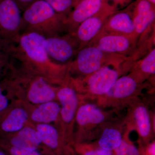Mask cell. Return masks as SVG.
I'll use <instances>...</instances> for the list:
<instances>
[{
  "label": "cell",
  "mask_w": 155,
  "mask_h": 155,
  "mask_svg": "<svg viewBox=\"0 0 155 155\" xmlns=\"http://www.w3.org/2000/svg\"><path fill=\"white\" fill-rule=\"evenodd\" d=\"M45 38L36 32L21 34L12 51L13 61L21 64V69L35 75L42 76L52 83H61L67 77L68 65L53 62L46 51Z\"/></svg>",
  "instance_id": "obj_1"
},
{
  "label": "cell",
  "mask_w": 155,
  "mask_h": 155,
  "mask_svg": "<svg viewBox=\"0 0 155 155\" xmlns=\"http://www.w3.org/2000/svg\"><path fill=\"white\" fill-rule=\"evenodd\" d=\"M67 17L56 12L45 0H37L22 12L21 34L35 32L46 38L61 35L67 32Z\"/></svg>",
  "instance_id": "obj_2"
},
{
  "label": "cell",
  "mask_w": 155,
  "mask_h": 155,
  "mask_svg": "<svg viewBox=\"0 0 155 155\" xmlns=\"http://www.w3.org/2000/svg\"><path fill=\"white\" fill-rule=\"evenodd\" d=\"M13 72L18 82L19 100L32 105L57 100L58 88L46 78L21 68H14Z\"/></svg>",
  "instance_id": "obj_3"
},
{
  "label": "cell",
  "mask_w": 155,
  "mask_h": 155,
  "mask_svg": "<svg viewBox=\"0 0 155 155\" xmlns=\"http://www.w3.org/2000/svg\"><path fill=\"white\" fill-rule=\"evenodd\" d=\"M124 56L105 53L96 47L87 45L78 50L73 60L68 64V74L74 71L85 77Z\"/></svg>",
  "instance_id": "obj_4"
},
{
  "label": "cell",
  "mask_w": 155,
  "mask_h": 155,
  "mask_svg": "<svg viewBox=\"0 0 155 155\" xmlns=\"http://www.w3.org/2000/svg\"><path fill=\"white\" fill-rule=\"evenodd\" d=\"M22 12L14 0H0V41L11 47L21 35Z\"/></svg>",
  "instance_id": "obj_5"
},
{
  "label": "cell",
  "mask_w": 155,
  "mask_h": 155,
  "mask_svg": "<svg viewBox=\"0 0 155 155\" xmlns=\"http://www.w3.org/2000/svg\"><path fill=\"white\" fill-rule=\"evenodd\" d=\"M57 100L61 105L59 123L60 132L64 138L70 137L78 108L77 93L73 87L64 84L57 91Z\"/></svg>",
  "instance_id": "obj_6"
},
{
  "label": "cell",
  "mask_w": 155,
  "mask_h": 155,
  "mask_svg": "<svg viewBox=\"0 0 155 155\" xmlns=\"http://www.w3.org/2000/svg\"><path fill=\"white\" fill-rule=\"evenodd\" d=\"M127 59L122 58L112 61L85 76L84 80L87 90L95 95L107 94L119 78L118 67Z\"/></svg>",
  "instance_id": "obj_7"
},
{
  "label": "cell",
  "mask_w": 155,
  "mask_h": 155,
  "mask_svg": "<svg viewBox=\"0 0 155 155\" xmlns=\"http://www.w3.org/2000/svg\"><path fill=\"white\" fill-rule=\"evenodd\" d=\"M43 44L50 59L60 65H68L79 50L74 37L69 33L45 38Z\"/></svg>",
  "instance_id": "obj_8"
},
{
  "label": "cell",
  "mask_w": 155,
  "mask_h": 155,
  "mask_svg": "<svg viewBox=\"0 0 155 155\" xmlns=\"http://www.w3.org/2000/svg\"><path fill=\"white\" fill-rule=\"evenodd\" d=\"M137 43V39L132 37L101 31L87 45L96 47L105 53L127 57L135 51Z\"/></svg>",
  "instance_id": "obj_9"
},
{
  "label": "cell",
  "mask_w": 155,
  "mask_h": 155,
  "mask_svg": "<svg viewBox=\"0 0 155 155\" xmlns=\"http://www.w3.org/2000/svg\"><path fill=\"white\" fill-rule=\"evenodd\" d=\"M116 11L114 6L109 4L98 13L87 19L78 27L72 35L77 42L79 49L87 45L97 36L102 29L108 17Z\"/></svg>",
  "instance_id": "obj_10"
},
{
  "label": "cell",
  "mask_w": 155,
  "mask_h": 155,
  "mask_svg": "<svg viewBox=\"0 0 155 155\" xmlns=\"http://www.w3.org/2000/svg\"><path fill=\"white\" fill-rule=\"evenodd\" d=\"M29 121L28 111L20 100H17L0 114V137L17 132Z\"/></svg>",
  "instance_id": "obj_11"
},
{
  "label": "cell",
  "mask_w": 155,
  "mask_h": 155,
  "mask_svg": "<svg viewBox=\"0 0 155 155\" xmlns=\"http://www.w3.org/2000/svg\"><path fill=\"white\" fill-rule=\"evenodd\" d=\"M109 4L107 0H81L67 16V32L72 34L87 19L100 12Z\"/></svg>",
  "instance_id": "obj_12"
},
{
  "label": "cell",
  "mask_w": 155,
  "mask_h": 155,
  "mask_svg": "<svg viewBox=\"0 0 155 155\" xmlns=\"http://www.w3.org/2000/svg\"><path fill=\"white\" fill-rule=\"evenodd\" d=\"M0 141L11 146L24 149L38 150L42 148L45 150L40 136L34 125L29 121L18 131L0 137Z\"/></svg>",
  "instance_id": "obj_13"
},
{
  "label": "cell",
  "mask_w": 155,
  "mask_h": 155,
  "mask_svg": "<svg viewBox=\"0 0 155 155\" xmlns=\"http://www.w3.org/2000/svg\"><path fill=\"white\" fill-rule=\"evenodd\" d=\"M125 8L131 14L138 38L154 23L155 5L147 0H135Z\"/></svg>",
  "instance_id": "obj_14"
},
{
  "label": "cell",
  "mask_w": 155,
  "mask_h": 155,
  "mask_svg": "<svg viewBox=\"0 0 155 155\" xmlns=\"http://www.w3.org/2000/svg\"><path fill=\"white\" fill-rule=\"evenodd\" d=\"M22 102L28 111V121L32 124L59 123L61 105L55 101L37 105Z\"/></svg>",
  "instance_id": "obj_15"
},
{
  "label": "cell",
  "mask_w": 155,
  "mask_h": 155,
  "mask_svg": "<svg viewBox=\"0 0 155 155\" xmlns=\"http://www.w3.org/2000/svg\"><path fill=\"white\" fill-rule=\"evenodd\" d=\"M101 31L132 37L137 39L135 35L133 19L126 8L116 11L111 14L106 20Z\"/></svg>",
  "instance_id": "obj_16"
},
{
  "label": "cell",
  "mask_w": 155,
  "mask_h": 155,
  "mask_svg": "<svg viewBox=\"0 0 155 155\" xmlns=\"http://www.w3.org/2000/svg\"><path fill=\"white\" fill-rule=\"evenodd\" d=\"M33 125L40 136L46 153L50 154V152L58 150L60 146L61 134L58 128L51 124Z\"/></svg>",
  "instance_id": "obj_17"
},
{
  "label": "cell",
  "mask_w": 155,
  "mask_h": 155,
  "mask_svg": "<svg viewBox=\"0 0 155 155\" xmlns=\"http://www.w3.org/2000/svg\"><path fill=\"white\" fill-rule=\"evenodd\" d=\"M103 112L96 106L91 104L82 105L78 108L75 119L80 127L98 124L104 120Z\"/></svg>",
  "instance_id": "obj_18"
},
{
  "label": "cell",
  "mask_w": 155,
  "mask_h": 155,
  "mask_svg": "<svg viewBox=\"0 0 155 155\" xmlns=\"http://www.w3.org/2000/svg\"><path fill=\"white\" fill-rule=\"evenodd\" d=\"M17 81L11 72L0 80V114L17 101L14 99V95L17 96Z\"/></svg>",
  "instance_id": "obj_19"
},
{
  "label": "cell",
  "mask_w": 155,
  "mask_h": 155,
  "mask_svg": "<svg viewBox=\"0 0 155 155\" xmlns=\"http://www.w3.org/2000/svg\"><path fill=\"white\" fill-rule=\"evenodd\" d=\"M139 82L133 75L122 76L117 79L107 94L115 98H126L135 92Z\"/></svg>",
  "instance_id": "obj_20"
},
{
  "label": "cell",
  "mask_w": 155,
  "mask_h": 155,
  "mask_svg": "<svg viewBox=\"0 0 155 155\" xmlns=\"http://www.w3.org/2000/svg\"><path fill=\"white\" fill-rule=\"evenodd\" d=\"M120 131L114 128L105 129L99 141L101 148L112 151L119 147L122 141Z\"/></svg>",
  "instance_id": "obj_21"
},
{
  "label": "cell",
  "mask_w": 155,
  "mask_h": 155,
  "mask_svg": "<svg viewBox=\"0 0 155 155\" xmlns=\"http://www.w3.org/2000/svg\"><path fill=\"white\" fill-rule=\"evenodd\" d=\"M134 116L140 135L143 137L148 136L151 131V124L146 108L142 106L137 107L134 111Z\"/></svg>",
  "instance_id": "obj_22"
},
{
  "label": "cell",
  "mask_w": 155,
  "mask_h": 155,
  "mask_svg": "<svg viewBox=\"0 0 155 155\" xmlns=\"http://www.w3.org/2000/svg\"><path fill=\"white\" fill-rule=\"evenodd\" d=\"M13 48L0 41V80L9 74L13 67Z\"/></svg>",
  "instance_id": "obj_23"
},
{
  "label": "cell",
  "mask_w": 155,
  "mask_h": 155,
  "mask_svg": "<svg viewBox=\"0 0 155 155\" xmlns=\"http://www.w3.org/2000/svg\"><path fill=\"white\" fill-rule=\"evenodd\" d=\"M136 72H141L144 75H154L155 73V49H152L138 63Z\"/></svg>",
  "instance_id": "obj_24"
},
{
  "label": "cell",
  "mask_w": 155,
  "mask_h": 155,
  "mask_svg": "<svg viewBox=\"0 0 155 155\" xmlns=\"http://www.w3.org/2000/svg\"><path fill=\"white\" fill-rule=\"evenodd\" d=\"M54 10L67 16L75 5V0H45Z\"/></svg>",
  "instance_id": "obj_25"
},
{
  "label": "cell",
  "mask_w": 155,
  "mask_h": 155,
  "mask_svg": "<svg viewBox=\"0 0 155 155\" xmlns=\"http://www.w3.org/2000/svg\"><path fill=\"white\" fill-rule=\"evenodd\" d=\"M116 155H140L138 150L133 145L124 140L115 150Z\"/></svg>",
  "instance_id": "obj_26"
},
{
  "label": "cell",
  "mask_w": 155,
  "mask_h": 155,
  "mask_svg": "<svg viewBox=\"0 0 155 155\" xmlns=\"http://www.w3.org/2000/svg\"><path fill=\"white\" fill-rule=\"evenodd\" d=\"M108 2L114 6L117 11L124 8L132 2L133 0H107Z\"/></svg>",
  "instance_id": "obj_27"
},
{
  "label": "cell",
  "mask_w": 155,
  "mask_h": 155,
  "mask_svg": "<svg viewBox=\"0 0 155 155\" xmlns=\"http://www.w3.org/2000/svg\"><path fill=\"white\" fill-rule=\"evenodd\" d=\"M17 3L19 9L22 12L27 7L30 5L31 4L37 0H14Z\"/></svg>",
  "instance_id": "obj_28"
},
{
  "label": "cell",
  "mask_w": 155,
  "mask_h": 155,
  "mask_svg": "<svg viewBox=\"0 0 155 155\" xmlns=\"http://www.w3.org/2000/svg\"><path fill=\"white\" fill-rule=\"evenodd\" d=\"M96 150L99 155H112V153L111 151L104 149L101 148Z\"/></svg>",
  "instance_id": "obj_29"
},
{
  "label": "cell",
  "mask_w": 155,
  "mask_h": 155,
  "mask_svg": "<svg viewBox=\"0 0 155 155\" xmlns=\"http://www.w3.org/2000/svg\"><path fill=\"white\" fill-rule=\"evenodd\" d=\"M155 143H152L149 147L148 151L150 155H155Z\"/></svg>",
  "instance_id": "obj_30"
},
{
  "label": "cell",
  "mask_w": 155,
  "mask_h": 155,
  "mask_svg": "<svg viewBox=\"0 0 155 155\" xmlns=\"http://www.w3.org/2000/svg\"><path fill=\"white\" fill-rule=\"evenodd\" d=\"M84 155H99L97 150H90L84 153Z\"/></svg>",
  "instance_id": "obj_31"
},
{
  "label": "cell",
  "mask_w": 155,
  "mask_h": 155,
  "mask_svg": "<svg viewBox=\"0 0 155 155\" xmlns=\"http://www.w3.org/2000/svg\"><path fill=\"white\" fill-rule=\"evenodd\" d=\"M0 155H9L6 151L2 148L0 147Z\"/></svg>",
  "instance_id": "obj_32"
},
{
  "label": "cell",
  "mask_w": 155,
  "mask_h": 155,
  "mask_svg": "<svg viewBox=\"0 0 155 155\" xmlns=\"http://www.w3.org/2000/svg\"><path fill=\"white\" fill-rule=\"evenodd\" d=\"M148 1L150 2L153 5H155V0H147Z\"/></svg>",
  "instance_id": "obj_33"
},
{
  "label": "cell",
  "mask_w": 155,
  "mask_h": 155,
  "mask_svg": "<svg viewBox=\"0 0 155 155\" xmlns=\"http://www.w3.org/2000/svg\"><path fill=\"white\" fill-rule=\"evenodd\" d=\"M80 1H81V0H75V5H74V7H75V6L76 5H77L78 3Z\"/></svg>",
  "instance_id": "obj_34"
}]
</instances>
